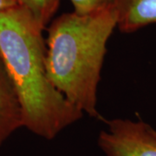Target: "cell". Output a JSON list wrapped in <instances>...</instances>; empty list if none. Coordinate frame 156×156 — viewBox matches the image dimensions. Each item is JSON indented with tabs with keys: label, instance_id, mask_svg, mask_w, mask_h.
I'll return each mask as SVG.
<instances>
[{
	"label": "cell",
	"instance_id": "obj_4",
	"mask_svg": "<svg viewBox=\"0 0 156 156\" xmlns=\"http://www.w3.org/2000/svg\"><path fill=\"white\" fill-rule=\"evenodd\" d=\"M20 128H23L22 106L0 56V147Z\"/></svg>",
	"mask_w": 156,
	"mask_h": 156
},
{
	"label": "cell",
	"instance_id": "obj_3",
	"mask_svg": "<svg viewBox=\"0 0 156 156\" xmlns=\"http://www.w3.org/2000/svg\"><path fill=\"white\" fill-rule=\"evenodd\" d=\"M105 122L97 140L105 156H156V130L148 123L122 118Z\"/></svg>",
	"mask_w": 156,
	"mask_h": 156
},
{
	"label": "cell",
	"instance_id": "obj_8",
	"mask_svg": "<svg viewBox=\"0 0 156 156\" xmlns=\"http://www.w3.org/2000/svg\"><path fill=\"white\" fill-rule=\"evenodd\" d=\"M18 5L17 0H0V12Z\"/></svg>",
	"mask_w": 156,
	"mask_h": 156
},
{
	"label": "cell",
	"instance_id": "obj_6",
	"mask_svg": "<svg viewBox=\"0 0 156 156\" xmlns=\"http://www.w3.org/2000/svg\"><path fill=\"white\" fill-rule=\"evenodd\" d=\"M34 19L44 29L57 11L60 0H17Z\"/></svg>",
	"mask_w": 156,
	"mask_h": 156
},
{
	"label": "cell",
	"instance_id": "obj_7",
	"mask_svg": "<svg viewBox=\"0 0 156 156\" xmlns=\"http://www.w3.org/2000/svg\"><path fill=\"white\" fill-rule=\"evenodd\" d=\"M70 2L74 12L80 15H86L111 8L115 0H70Z\"/></svg>",
	"mask_w": 156,
	"mask_h": 156
},
{
	"label": "cell",
	"instance_id": "obj_2",
	"mask_svg": "<svg viewBox=\"0 0 156 156\" xmlns=\"http://www.w3.org/2000/svg\"><path fill=\"white\" fill-rule=\"evenodd\" d=\"M116 27L111 7L86 15L62 14L48 29L46 69L50 82L73 106L100 120L98 84L107 43Z\"/></svg>",
	"mask_w": 156,
	"mask_h": 156
},
{
	"label": "cell",
	"instance_id": "obj_5",
	"mask_svg": "<svg viewBox=\"0 0 156 156\" xmlns=\"http://www.w3.org/2000/svg\"><path fill=\"white\" fill-rule=\"evenodd\" d=\"M113 7L122 32L132 33L156 23V0H115Z\"/></svg>",
	"mask_w": 156,
	"mask_h": 156
},
{
	"label": "cell",
	"instance_id": "obj_1",
	"mask_svg": "<svg viewBox=\"0 0 156 156\" xmlns=\"http://www.w3.org/2000/svg\"><path fill=\"white\" fill-rule=\"evenodd\" d=\"M44 30L20 5L0 12V56L22 106L23 128L52 140L83 113L50 82Z\"/></svg>",
	"mask_w": 156,
	"mask_h": 156
}]
</instances>
